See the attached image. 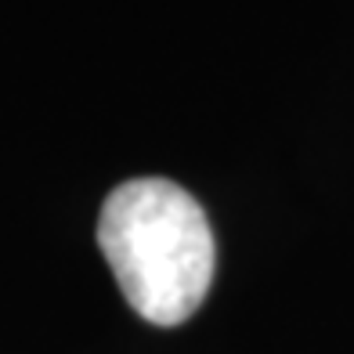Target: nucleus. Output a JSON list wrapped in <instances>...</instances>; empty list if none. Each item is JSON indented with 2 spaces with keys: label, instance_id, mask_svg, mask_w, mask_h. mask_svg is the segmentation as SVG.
Instances as JSON below:
<instances>
[{
  "label": "nucleus",
  "instance_id": "nucleus-1",
  "mask_svg": "<svg viewBox=\"0 0 354 354\" xmlns=\"http://www.w3.org/2000/svg\"><path fill=\"white\" fill-rule=\"evenodd\" d=\"M98 246L127 304L152 326L188 322L214 286V228L203 206L167 177H134L109 192Z\"/></svg>",
  "mask_w": 354,
  "mask_h": 354
}]
</instances>
